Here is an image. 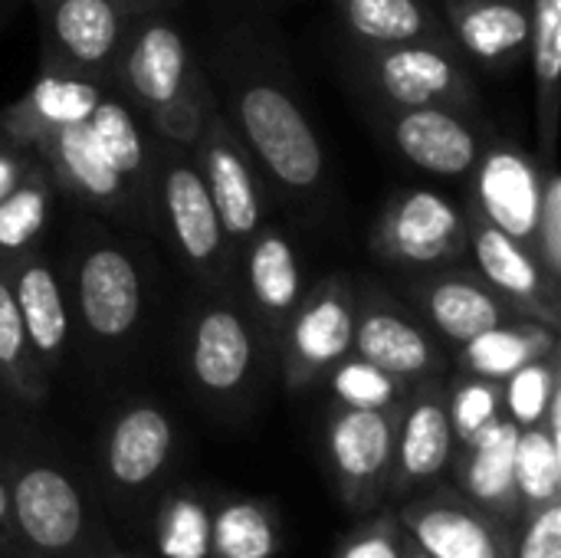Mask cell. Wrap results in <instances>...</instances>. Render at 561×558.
I'll use <instances>...</instances> for the list:
<instances>
[{
  "instance_id": "obj_14",
  "label": "cell",
  "mask_w": 561,
  "mask_h": 558,
  "mask_svg": "<svg viewBox=\"0 0 561 558\" xmlns=\"http://www.w3.org/2000/svg\"><path fill=\"white\" fill-rule=\"evenodd\" d=\"M352 352L408 385L444 375L447 365L444 349L431 329L378 286H365L358 293Z\"/></svg>"
},
{
  "instance_id": "obj_39",
  "label": "cell",
  "mask_w": 561,
  "mask_h": 558,
  "mask_svg": "<svg viewBox=\"0 0 561 558\" xmlns=\"http://www.w3.org/2000/svg\"><path fill=\"white\" fill-rule=\"evenodd\" d=\"M411 546V536L404 533L394 510L385 503L381 510L362 516V523L345 533L329 558H401Z\"/></svg>"
},
{
  "instance_id": "obj_21",
  "label": "cell",
  "mask_w": 561,
  "mask_h": 558,
  "mask_svg": "<svg viewBox=\"0 0 561 558\" xmlns=\"http://www.w3.org/2000/svg\"><path fill=\"white\" fill-rule=\"evenodd\" d=\"M408 293L421 322L454 345H463L500 322L519 319V312L500 293H493L477 273L463 270L440 266L421 273Z\"/></svg>"
},
{
  "instance_id": "obj_13",
  "label": "cell",
  "mask_w": 561,
  "mask_h": 558,
  "mask_svg": "<svg viewBox=\"0 0 561 558\" xmlns=\"http://www.w3.org/2000/svg\"><path fill=\"white\" fill-rule=\"evenodd\" d=\"M43 66L108 86L131 16L108 0H43Z\"/></svg>"
},
{
  "instance_id": "obj_32",
  "label": "cell",
  "mask_w": 561,
  "mask_h": 558,
  "mask_svg": "<svg viewBox=\"0 0 561 558\" xmlns=\"http://www.w3.org/2000/svg\"><path fill=\"white\" fill-rule=\"evenodd\" d=\"M56 201V181L36 155L16 187L0 197V266H10L23 253L36 250L49 224Z\"/></svg>"
},
{
  "instance_id": "obj_10",
  "label": "cell",
  "mask_w": 561,
  "mask_h": 558,
  "mask_svg": "<svg viewBox=\"0 0 561 558\" xmlns=\"http://www.w3.org/2000/svg\"><path fill=\"white\" fill-rule=\"evenodd\" d=\"M191 151L197 158V168L217 207L220 227L237 257L253 240V234L266 224V191H263L253 155L233 132L230 118L220 112L217 99L207 109L201 135Z\"/></svg>"
},
{
  "instance_id": "obj_12",
  "label": "cell",
  "mask_w": 561,
  "mask_h": 558,
  "mask_svg": "<svg viewBox=\"0 0 561 558\" xmlns=\"http://www.w3.org/2000/svg\"><path fill=\"white\" fill-rule=\"evenodd\" d=\"M542 171L546 161L529 155L513 141H486L470 178V204L467 210L490 220L496 230L513 240L536 247L539 204H542Z\"/></svg>"
},
{
  "instance_id": "obj_19",
  "label": "cell",
  "mask_w": 561,
  "mask_h": 558,
  "mask_svg": "<svg viewBox=\"0 0 561 558\" xmlns=\"http://www.w3.org/2000/svg\"><path fill=\"white\" fill-rule=\"evenodd\" d=\"M243 266V289L250 303V319L263 339L279 342L289 316L296 312L306 293V266L289 240V234L276 224H263L253 240L237 253Z\"/></svg>"
},
{
  "instance_id": "obj_27",
  "label": "cell",
  "mask_w": 561,
  "mask_h": 558,
  "mask_svg": "<svg viewBox=\"0 0 561 558\" xmlns=\"http://www.w3.org/2000/svg\"><path fill=\"white\" fill-rule=\"evenodd\" d=\"M89 128L105 155V161L115 168V174L125 181L128 194L135 197L145 224H151V171H154V135H145L135 109L112 89L102 92L95 112L89 115Z\"/></svg>"
},
{
  "instance_id": "obj_7",
  "label": "cell",
  "mask_w": 561,
  "mask_h": 558,
  "mask_svg": "<svg viewBox=\"0 0 561 558\" xmlns=\"http://www.w3.org/2000/svg\"><path fill=\"white\" fill-rule=\"evenodd\" d=\"M355 312L358 286L345 273H329L306 286L279 335L283 382L289 391L319 385L345 355H352Z\"/></svg>"
},
{
  "instance_id": "obj_3",
  "label": "cell",
  "mask_w": 561,
  "mask_h": 558,
  "mask_svg": "<svg viewBox=\"0 0 561 558\" xmlns=\"http://www.w3.org/2000/svg\"><path fill=\"white\" fill-rule=\"evenodd\" d=\"M151 220L161 224L181 263L204 283L220 286L230 276L233 250L191 148L154 138Z\"/></svg>"
},
{
  "instance_id": "obj_45",
  "label": "cell",
  "mask_w": 561,
  "mask_h": 558,
  "mask_svg": "<svg viewBox=\"0 0 561 558\" xmlns=\"http://www.w3.org/2000/svg\"><path fill=\"white\" fill-rule=\"evenodd\" d=\"M401 558H434V556H427V553H424L421 546H414V543H411V546H408V553H404Z\"/></svg>"
},
{
  "instance_id": "obj_35",
  "label": "cell",
  "mask_w": 561,
  "mask_h": 558,
  "mask_svg": "<svg viewBox=\"0 0 561 558\" xmlns=\"http://www.w3.org/2000/svg\"><path fill=\"white\" fill-rule=\"evenodd\" d=\"M513 480L523 516L542 510L546 503L561 500V441L552 437L542 424L519 428Z\"/></svg>"
},
{
  "instance_id": "obj_34",
  "label": "cell",
  "mask_w": 561,
  "mask_h": 558,
  "mask_svg": "<svg viewBox=\"0 0 561 558\" xmlns=\"http://www.w3.org/2000/svg\"><path fill=\"white\" fill-rule=\"evenodd\" d=\"M0 385L26 405H39L49 391V375L30 349L7 266H0Z\"/></svg>"
},
{
  "instance_id": "obj_24",
  "label": "cell",
  "mask_w": 561,
  "mask_h": 558,
  "mask_svg": "<svg viewBox=\"0 0 561 558\" xmlns=\"http://www.w3.org/2000/svg\"><path fill=\"white\" fill-rule=\"evenodd\" d=\"M10 289L30 339V349L36 362L43 365L46 375L62 362L66 345H69V329H72V309H69V293L53 270V263L39 253L30 250L20 260L7 266Z\"/></svg>"
},
{
  "instance_id": "obj_11",
  "label": "cell",
  "mask_w": 561,
  "mask_h": 558,
  "mask_svg": "<svg viewBox=\"0 0 561 558\" xmlns=\"http://www.w3.org/2000/svg\"><path fill=\"white\" fill-rule=\"evenodd\" d=\"M454 428L447 414V385L444 375L414 382L408 398L398 408L394 424V454L385 503H401L404 497L440 483L454 457Z\"/></svg>"
},
{
  "instance_id": "obj_22",
  "label": "cell",
  "mask_w": 561,
  "mask_h": 558,
  "mask_svg": "<svg viewBox=\"0 0 561 558\" xmlns=\"http://www.w3.org/2000/svg\"><path fill=\"white\" fill-rule=\"evenodd\" d=\"M33 151L49 168V174L56 181V191L76 197L85 207H95V210H105V214H115V217L145 220L135 197L128 194L125 181L105 161L89 122L49 132L46 138L36 141Z\"/></svg>"
},
{
  "instance_id": "obj_23",
  "label": "cell",
  "mask_w": 561,
  "mask_h": 558,
  "mask_svg": "<svg viewBox=\"0 0 561 558\" xmlns=\"http://www.w3.org/2000/svg\"><path fill=\"white\" fill-rule=\"evenodd\" d=\"M457 49L483 69L506 72L529 56V0H440Z\"/></svg>"
},
{
  "instance_id": "obj_30",
  "label": "cell",
  "mask_w": 561,
  "mask_h": 558,
  "mask_svg": "<svg viewBox=\"0 0 561 558\" xmlns=\"http://www.w3.org/2000/svg\"><path fill=\"white\" fill-rule=\"evenodd\" d=\"M283 516L263 497H220L210 506V558H276Z\"/></svg>"
},
{
  "instance_id": "obj_15",
  "label": "cell",
  "mask_w": 561,
  "mask_h": 558,
  "mask_svg": "<svg viewBox=\"0 0 561 558\" xmlns=\"http://www.w3.org/2000/svg\"><path fill=\"white\" fill-rule=\"evenodd\" d=\"M72 306L85 332L99 342H122L145 309L135 260L112 240L85 243L72 270Z\"/></svg>"
},
{
  "instance_id": "obj_26",
  "label": "cell",
  "mask_w": 561,
  "mask_h": 558,
  "mask_svg": "<svg viewBox=\"0 0 561 558\" xmlns=\"http://www.w3.org/2000/svg\"><path fill=\"white\" fill-rule=\"evenodd\" d=\"M105 89L108 86L76 76L69 69L39 66L33 86L16 102H10L0 112V118L23 148H36V141L46 138L49 132L89 122Z\"/></svg>"
},
{
  "instance_id": "obj_31",
  "label": "cell",
  "mask_w": 561,
  "mask_h": 558,
  "mask_svg": "<svg viewBox=\"0 0 561 558\" xmlns=\"http://www.w3.org/2000/svg\"><path fill=\"white\" fill-rule=\"evenodd\" d=\"M529 62L536 76V122L539 158L556 161L561 89V0H529Z\"/></svg>"
},
{
  "instance_id": "obj_20",
  "label": "cell",
  "mask_w": 561,
  "mask_h": 558,
  "mask_svg": "<svg viewBox=\"0 0 561 558\" xmlns=\"http://www.w3.org/2000/svg\"><path fill=\"white\" fill-rule=\"evenodd\" d=\"M174 421L154 401H131L125 405L102 444V470L115 493L141 497L148 493L174 457Z\"/></svg>"
},
{
  "instance_id": "obj_33",
  "label": "cell",
  "mask_w": 561,
  "mask_h": 558,
  "mask_svg": "<svg viewBox=\"0 0 561 558\" xmlns=\"http://www.w3.org/2000/svg\"><path fill=\"white\" fill-rule=\"evenodd\" d=\"M154 549L161 558H210V503L194 487H171L154 510Z\"/></svg>"
},
{
  "instance_id": "obj_4",
  "label": "cell",
  "mask_w": 561,
  "mask_h": 558,
  "mask_svg": "<svg viewBox=\"0 0 561 558\" xmlns=\"http://www.w3.org/2000/svg\"><path fill=\"white\" fill-rule=\"evenodd\" d=\"M358 86L375 99V109L450 105L477 109V79L467 56L444 43L365 46L352 53Z\"/></svg>"
},
{
  "instance_id": "obj_28",
  "label": "cell",
  "mask_w": 561,
  "mask_h": 558,
  "mask_svg": "<svg viewBox=\"0 0 561 558\" xmlns=\"http://www.w3.org/2000/svg\"><path fill=\"white\" fill-rule=\"evenodd\" d=\"M335 10L355 43L398 46V43H444L457 46L440 10L427 0H335Z\"/></svg>"
},
{
  "instance_id": "obj_1",
  "label": "cell",
  "mask_w": 561,
  "mask_h": 558,
  "mask_svg": "<svg viewBox=\"0 0 561 558\" xmlns=\"http://www.w3.org/2000/svg\"><path fill=\"white\" fill-rule=\"evenodd\" d=\"M108 86L145 115L154 138L194 148L214 105L210 82L168 13L131 16Z\"/></svg>"
},
{
  "instance_id": "obj_44",
  "label": "cell",
  "mask_w": 561,
  "mask_h": 558,
  "mask_svg": "<svg viewBox=\"0 0 561 558\" xmlns=\"http://www.w3.org/2000/svg\"><path fill=\"white\" fill-rule=\"evenodd\" d=\"M118 10H125L128 16H141V13H168L171 7H178L181 0H108Z\"/></svg>"
},
{
  "instance_id": "obj_17",
  "label": "cell",
  "mask_w": 561,
  "mask_h": 558,
  "mask_svg": "<svg viewBox=\"0 0 561 558\" xmlns=\"http://www.w3.org/2000/svg\"><path fill=\"white\" fill-rule=\"evenodd\" d=\"M260 362V332L227 299H210L197 309L187 335V372L210 398H237Z\"/></svg>"
},
{
  "instance_id": "obj_41",
  "label": "cell",
  "mask_w": 561,
  "mask_h": 558,
  "mask_svg": "<svg viewBox=\"0 0 561 558\" xmlns=\"http://www.w3.org/2000/svg\"><path fill=\"white\" fill-rule=\"evenodd\" d=\"M513 558H561V500L519 520Z\"/></svg>"
},
{
  "instance_id": "obj_5",
  "label": "cell",
  "mask_w": 561,
  "mask_h": 558,
  "mask_svg": "<svg viewBox=\"0 0 561 558\" xmlns=\"http://www.w3.org/2000/svg\"><path fill=\"white\" fill-rule=\"evenodd\" d=\"M470 237L467 207L431 187L398 191L371 224V250L394 270L431 273L463 260Z\"/></svg>"
},
{
  "instance_id": "obj_25",
  "label": "cell",
  "mask_w": 561,
  "mask_h": 558,
  "mask_svg": "<svg viewBox=\"0 0 561 558\" xmlns=\"http://www.w3.org/2000/svg\"><path fill=\"white\" fill-rule=\"evenodd\" d=\"M516 437H519V428L503 414L473 441L457 444L450 467H447L454 474V487L467 500H473L477 506H483L486 513H493L513 526H519V520H523L516 480H513Z\"/></svg>"
},
{
  "instance_id": "obj_8",
  "label": "cell",
  "mask_w": 561,
  "mask_h": 558,
  "mask_svg": "<svg viewBox=\"0 0 561 558\" xmlns=\"http://www.w3.org/2000/svg\"><path fill=\"white\" fill-rule=\"evenodd\" d=\"M398 408L358 411L332 408L322 431V454L339 503L352 516H368L385 506Z\"/></svg>"
},
{
  "instance_id": "obj_37",
  "label": "cell",
  "mask_w": 561,
  "mask_h": 558,
  "mask_svg": "<svg viewBox=\"0 0 561 558\" xmlns=\"http://www.w3.org/2000/svg\"><path fill=\"white\" fill-rule=\"evenodd\" d=\"M561 391V349L516 368L503 382V414L516 428H536L546 418L549 401Z\"/></svg>"
},
{
  "instance_id": "obj_38",
  "label": "cell",
  "mask_w": 561,
  "mask_h": 558,
  "mask_svg": "<svg viewBox=\"0 0 561 558\" xmlns=\"http://www.w3.org/2000/svg\"><path fill=\"white\" fill-rule=\"evenodd\" d=\"M447 385V414L454 428V441L467 444L483 434L496 418H503V382H490L480 375L460 372Z\"/></svg>"
},
{
  "instance_id": "obj_6",
  "label": "cell",
  "mask_w": 561,
  "mask_h": 558,
  "mask_svg": "<svg viewBox=\"0 0 561 558\" xmlns=\"http://www.w3.org/2000/svg\"><path fill=\"white\" fill-rule=\"evenodd\" d=\"M20 558H85L89 513L66 470L46 460H23L7 470Z\"/></svg>"
},
{
  "instance_id": "obj_36",
  "label": "cell",
  "mask_w": 561,
  "mask_h": 558,
  "mask_svg": "<svg viewBox=\"0 0 561 558\" xmlns=\"http://www.w3.org/2000/svg\"><path fill=\"white\" fill-rule=\"evenodd\" d=\"M335 398L339 408H358V411H388L401 408L411 385L398 375L365 362L362 355H345L325 378H322Z\"/></svg>"
},
{
  "instance_id": "obj_29",
  "label": "cell",
  "mask_w": 561,
  "mask_h": 558,
  "mask_svg": "<svg viewBox=\"0 0 561 558\" xmlns=\"http://www.w3.org/2000/svg\"><path fill=\"white\" fill-rule=\"evenodd\" d=\"M559 349V329L536 319H510L500 322L470 342L457 345V365L467 375H480L490 382H506L516 368L549 355Z\"/></svg>"
},
{
  "instance_id": "obj_9",
  "label": "cell",
  "mask_w": 561,
  "mask_h": 558,
  "mask_svg": "<svg viewBox=\"0 0 561 558\" xmlns=\"http://www.w3.org/2000/svg\"><path fill=\"white\" fill-rule=\"evenodd\" d=\"M414 546L434 558H513L516 526L467 500L457 487L434 483L391 506Z\"/></svg>"
},
{
  "instance_id": "obj_16",
  "label": "cell",
  "mask_w": 561,
  "mask_h": 558,
  "mask_svg": "<svg viewBox=\"0 0 561 558\" xmlns=\"http://www.w3.org/2000/svg\"><path fill=\"white\" fill-rule=\"evenodd\" d=\"M381 135L414 168L437 178H467L486 148L470 112L450 105L378 109Z\"/></svg>"
},
{
  "instance_id": "obj_43",
  "label": "cell",
  "mask_w": 561,
  "mask_h": 558,
  "mask_svg": "<svg viewBox=\"0 0 561 558\" xmlns=\"http://www.w3.org/2000/svg\"><path fill=\"white\" fill-rule=\"evenodd\" d=\"M0 558H20V543H16V526H13V506H10L7 474H0Z\"/></svg>"
},
{
  "instance_id": "obj_46",
  "label": "cell",
  "mask_w": 561,
  "mask_h": 558,
  "mask_svg": "<svg viewBox=\"0 0 561 558\" xmlns=\"http://www.w3.org/2000/svg\"><path fill=\"white\" fill-rule=\"evenodd\" d=\"M33 3H36V7H39V3H43V0H33Z\"/></svg>"
},
{
  "instance_id": "obj_42",
  "label": "cell",
  "mask_w": 561,
  "mask_h": 558,
  "mask_svg": "<svg viewBox=\"0 0 561 558\" xmlns=\"http://www.w3.org/2000/svg\"><path fill=\"white\" fill-rule=\"evenodd\" d=\"M33 158H36V151L33 148H23L10 132H7V125H3V118H0V197H7L13 187H16V181L26 174V168L33 164Z\"/></svg>"
},
{
  "instance_id": "obj_2",
  "label": "cell",
  "mask_w": 561,
  "mask_h": 558,
  "mask_svg": "<svg viewBox=\"0 0 561 558\" xmlns=\"http://www.w3.org/2000/svg\"><path fill=\"white\" fill-rule=\"evenodd\" d=\"M227 118L253 161H260L283 191L296 197H312L322 187V141L283 76H276L273 69H243L230 82Z\"/></svg>"
},
{
  "instance_id": "obj_18",
  "label": "cell",
  "mask_w": 561,
  "mask_h": 558,
  "mask_svg": "<svg viewBox=\"0 0 561 558\" xmlns=\"http://www.w3.org/2000/svg\"><path fill=\"white\" fill-rule=\"evenodd\" d=\"M470 237H467V253H473L477 276L500 293L519 316L546 322L559 329L561 319V293L546 280L536 253L513 240L510 234L496 230L490 220L470 214Z\"/></svg>"
},
{
  "instance_id": "obj_40",
  "label": "cell",
  "mask_w": 561,
  "mask_h": 558,
  "mask_svg": "<svg viewBox=\"0 0 561 558\" xmlns=\"http://www.w3.org/2000/svg\"><path fill=\"white\" fill-rule=\"evenodd\" d=\"M546 280L561 293V178L556 161H546L542 171V204H539V227L533 247Z\"/></svg>"
}]
</instances>
